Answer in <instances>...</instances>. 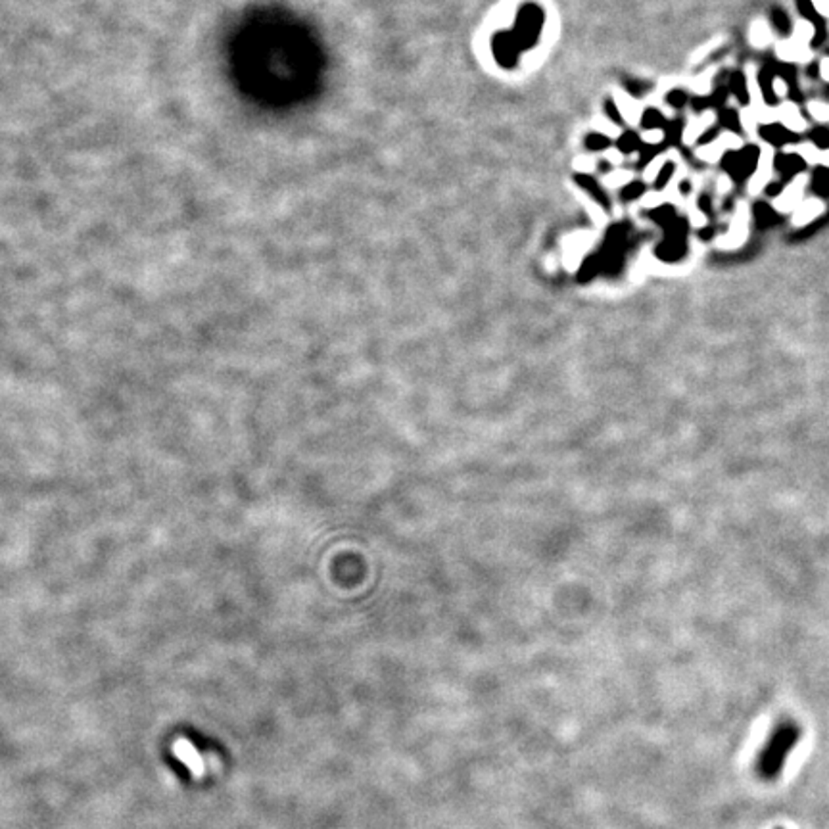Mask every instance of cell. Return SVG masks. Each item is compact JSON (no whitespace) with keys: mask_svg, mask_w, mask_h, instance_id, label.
<instances>
[{"mask_svg":"<svg viewBox=\"0 0 829 829\" xmlns=\"http://www.w3.org/2000/svg\"><path fill=\"white\" fill-rule=\"evenodd\" d=\"M674 175V163L672 161H666L664 166H662L661 173L656 175L655 179V184H653V189L655 190H662L664 187H666V182L670 181V177Z\"/></svg>","mask_w":829,"mask_h":829,"instance_id":"12","label":"cell"},{"mask_svg":"<svg viewBox=\"0 0 829 829\" xmlns=\"http://www.w3.org/2000/svg\"><path fill=\"white\" fill-rule=\"evenodd\" d=\"M729 93H734L739 102H749V88H747V81H745L741 73H735L734 77L729 79Z\"/></svg>","mask_w":829,"mask_h":829,"instance_id":"6","label":"cell"},{"mask_svg":"<svg viewBox=\"0 0 829 829\" xmlns=\"http://www.w3.org/2000/svg\"><path fill=\"white\" fill-rule=\"evenodd\" d=\"M812 4H814V8L820 14L829 18V0H812Z\"/></svg>","mask_w":829,"mask_h":829,"instance_id":"20","label":"cell"},{"mask_svg":"<svg viewBox=\"0 0 829 829\" xmlns=\"http://www.w3.org/2000/svg\"><path fill=\"white\" fill-rule=\"evenodd\" d=\"M799 741V727L793 722H781L771 732L768 741L760 750L757 760V771L762 779H776L783 770L789 753Z\"/></svg>","mask_w":829,"mask_h":829,"instance_id":"1","label":"cell"},{"mask_svg":"<svg viewBox=\"0 0 829 829\" xmlns=\"http://www.w3.org/2000/svg\"><path fill=\"white\" fill-rule=\"evenodd\" d=\"M680 189H682V192H684V194H687V192H689V181L682 182V187H680Z\"/></svg>","mask_w":829,"mask_h":829,"instance_id":"24","label":"cell"},{"mask_svg":"<svg viewBox=\"0 0 829 829\" xmlns=\"http://www.w3.org/2000/svg\"><path fill=\"white\" fill-rule=\"evenodd\" d=\"M622 152H633V150H641V138L633 131H626L616 142Z\"/></svg>","mask_w":829,"mask_h":829,"instance_id":"8","label":"cell"},{"mask_svg":"<svg viewBox=\"0 0 829 829\" xmlns=\"http://www.w3.org/2000/svg\"><path fill=\"white\" fill-rule=\"evenodd\" d=\"M779 119H781V123H783V127L786 129H789V131L793 133H802L804 129H807V121L802 119V116L799 114V109L795 108L793 104H787V106H781V114H779Z\"/></svg>","mask_w":829,"mask_h":829,"instance_id":"4","label":"cell"},{"mask_svg":"<svg viewBox=\"0 0 829 829\" xmlns=\"http://www.w3.org/2000/svg\"><path fill=\"white\" fill-rule=\"evenodd\" d=\"M823 213L822 200L818 198H808L807 202H802L799 205V210L795 213V225H808L810 221H814Z\"/></svg>","mask_w":829,"mask_h":829,"instance_id":"2","label":"cell"},{"mask_svg":"<svg viewBox=\"0 0 829 829\" xmlns=\"http://www.w3.org/2000/svg\"><path fill=\"white\" fill-rule=\"evenodd\" d=\"M609 146H611V138H607L605 135L591 133V135L586 137V148H588V150L599 152V150H605V148H609Z\"/></svg>","mask_w":829,"mask_h":829,"instance_id":"10","label":"cell"},{"mask_svg":"<svg viewBox=\"0 0 829 829\" xmlns=\"http://www.w3.org/2000/svg\"><path fill=\"white\" fill-rule=\"evenodd\" d=\"M576 182L582 187L586 192H589L591 196H593V200L595 202H599V204L603 205V208H609L611 205V202H609V196H607V192H605L599 184H597V181L593 179V177H589V175H578L576 177Z\"/></svg>","mask_w":829,"mask_h":829,"instance_id":"5","label":"cell"},{"mask_svg":"<svg viewBox=\"0 0 829 829\" xmlns=\"http://www.w3.org/2000/svg\"><path fill=\"white\" fill-rule=\"evenodd\" d=\"M666 100H668V104L672 108H684L685 104H687V95H685L684 90H670Z\"/></svg>","mask_w":829,"mask_h":829,"instance_id":"16","label":"cell"},{"mask_svg":"<svg viewBox=\"0 0 829 829\" xmlns=\"http://www.w3.org/2000/svg\"><path fill=\"white\" fill-rule=\"evenodd\" d=\"M605 112L609 114V117H611L614 123L616 125L622 123V116H620L619 108H616V104L612 102V100H607V102H605Z\"/></svg>","mask_w":829,"mask_h":829,"instance_id":"17","label":"cell"},{"mask_svg":"<svg viewBox=\"0 0 829 829\" xmlns=\"http://www.w3.org/2000/svg\"><path fill=\"white\" fill-rule=\"evenodd\" d=\"M684 119L670 121V123L666 125V129H664V133H666V142H680L682 133H684Z\"/></svg>","mask_w":829,"mask_h":829,"instance_id":"11","label":"cell"},{"mask_svg":"<svg viewBox=\"0 0 829 829\" xmlns=\"http://www.w3.org/2000/svg\"><path fill=\"white\" fill-rule=\"evenodd\" d=\"M820 163L825 166V168H829V150H822V160H820Z\"/></svg>","mask_w":829,"mask_h":829,"instance_id":"23","label":"cell"},{"mask_svg":"<svg viewBox=\"0 0 829 829\" xmlns=\"http://www.w3.org/2000/svg\"><path fill=\"white\" fill-rule=\"evenodd\" d=\"M804 184H807V177H804V175L797 177V179H795V181L778 196L779 210H791V208L799 202L800 194H802V190H804Z\"/></svg>","mask_w":829,"mask_h":829,"instance_id":"3","label":"cell"},{"mask_svg":"<svg viewBox=\"0 0 829 829\" xmlns=\"http://www.w3.org/2000/svg\"><path fill=\"white\" fill-rule=\"evenodd\" d=\"M662 148H664V144H655V146L645 144V146H641V150H640V152H641L640 154V168H643V166H647L649 161L653 160V158H655L656 154L661 152Z\"/></svg>","mask_w":829,"mask_h":829,"instance_id":"14","label":"cell"},{"mask_svg":"<svg viewBox=\"0 0 829 829\" xmlns=\"http://www.w3.org/2000/svg\"><path fill=\"white\" fill-rule=\"evenodd\" d=\"M666 125L668 123H664L662 114L655 108L647 109V112L643 114V117H641V127H643V129H649V131H653V129H666Z\"/></svg>","mask_w":829,"mask_h":829,"instance_id":"7","label":"cell"},{"mask_svg":"<svg viewBox=\"0 0 829 829\" xmlns=\"http://www.w3.org/2000/svg\"><path fill=\"white\" fill-rule=\"evenodd\" d=\"M720 121L724 123V127L732 129V131H739V129H741V125H739V116L735 114L734 109H722Z\"/></svg>","mask_w":829,"mask_h":829,"instance_id":"13","label":"cell"},{"mask_svg":"<svg viewBox=\"0 0 829 829\" xmlns=\"http://www.w3.org/2000/svg\"><path fill=\"white\" fill-rule=\"evenodd\" d=\"M820 73H822V77L829 83V58H823L822 64H820Z\"/></svg>","mask_w":829,"mask_h":829,"instance_id":"21","label":"cell"},{"mask_svg":"<svg viewBox=\"0 0 829 829\" xmlns=\"http://www.w3.org/2000/svg\"><path fill=\"white\" fill-rule=\"evenodd\" d=\"M699 205H701V210L703 211H708V213H710V198L708 196H701V202H699Z\"/></svg>","mask_w":829,"mask_h":829,"instance_id":"22","label":"cell"},{"mask_svg":"<svg viewBox=\"0 0 829 829\" xmlns=\"http://www.w3.org/2000/svg\"><path fill=\"white\" fill-rule=\"evenodd\" d=\"M710 98H691V108L695 109V112H703V109H706V106H710Z\"/></svg>","mask_w":829,"mask_h":829,"instance_id":"19","label":"cell"},{"mask_svg":"<svg viewBox=\"0 0 829 829\" xmlns=\"http://www.w3.org/2000/svg\"><path fill=\"white\" fill-rule=\"evenodd\" d=\"M647 190V187H645V182L641 181H633L630 182V184H626L624 189H622V192H620V198L624 200V202H630V200H635V198H640L643 192Z\"/></svg>","mask_w":829,"mask_h":829,"instance_id":"9","label":"cell"},{"mask_svg":"<svg viewBox=\"0 0 829 829\" xmlns=\"http://www.w3.org/2000/svg\"><path fill=\"white\" fill-rule=\"evenodd\" d=\"M810 114L818 119V121H823V123H828L829 121V106L828 104H822V102H812L810 106Z\"/></svg>","mask_w":829,"mask_h":829,"instance_id":"15","label":"cell"},{"mask_svg":"<svg viewBox=\"0 0 829 829\" xmlns=\"http://www.w3.org/2000/svg\"><path fill=\"white\" fill-rule=\"evenodd\" d=\"M718 133H720V129L718 127H713V129H708V131H705L703 135H701V138H699V144H706V142H713L714 138L718 137Z\"/></svg>","mask_w":829,"mask_h":829,"instance_id":"18","label":"cell"}]
</instances>
